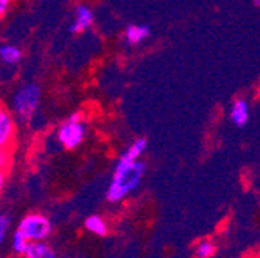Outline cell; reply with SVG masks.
Wrapping results in <instances>:
<instances>
[{"mask_svg":"<svg viewBox=\"0 0 260 258\" xmlns=\"http://www.w3.org/2000/svg\"><path fill=\"white\" fill-rule=\"evenodd\" d=\"M146 166L140 161H132V163H118L115 169L113 179L107 190V200L115 203L122 200L128 192H132L138 187Z\"/></svg>","mask_w":260,"mask_h":258,"instance_id":"1","label":"cell"},{"mask_svg":"<svg viewBox=\"0 0 260 258\" xmlns=\"http://www.w3.org/2000/svg\"><path fill=\"white\" fill-rule=\"evenodd\" d=\"M42 88L36 82L20 84L11 96V112L17 122H29L41 107Z\"/></svg>","mask_w":260,"mask_h":258,"instance_id":"2","label":"cell"},{"mask_svg":"<svg viewBox=\"0 0 260 258\" xmlns=\"http://www.w3.org/2000/svg\"><path fill=\"white\" fill-rule=\"evenodd\" d=\"M85 133L87 125L84 122L82 113L78 112L59 125L56 132V139L65 150H75L82 144Z\"/></svg>","mask_w":260,"mask_h":258,"instance_id":"3","label":"cell"},{"mask_svg":"<svg viewBox=\"0 0 260 258\" xmlns=\"http://www.w3.org/2000/svg\"><path fill=\"white\" fill-rule=\"evenodd\" d=\"M17 231L28 240V241H44L53 234V223L48 216L32 212L25 215L19 224Z\"/></svg>","mask_w":260,"mask_h":258,"instance_id":"4","label":"cell"},{"mask_svg":"<svg viewBox=\"0 0 260 258\" xmlns=\"http://www.w3.org/2000/svg\"><path fill=\"white\" fill-rule=\"evenodd\" d=\"M17 135V119L14 113L0 104V150H13Z\"/></svg>","mask_w":260,"mask_h":258,"instance_id":"5","label":"cell"},{"mask_svg":"<svg viewBox=\"0 0 260 258\" xmlns=\"http://www.w3.org/2000/svg\"><path fill=\"white\" fill-rule=\"evenodd\" d=\"M93 23V11L87 5H79L75 13V20L70 26V31L75 34L84 33Z\"/></svg>","mask_w":260,"mask_h":258,"instance_id":"6","label":"cell"},{"mask_svg":"<svg viewBox=\"0 0 260 258\" xmlns=\"http://www.w3.org/2000/svg\"><path fill=\"white\" fill-rule=\"evenodd\" d=\"M23 258H57L54 249L44 241H29Z\"/></svg>","mask_w":260,"mask_h":258,"instance_id":"7","label":"cell"},{"mask_svg":"<svg viewBox=\"0 0 260 258\" xmlns=\"http://www.w3.org/2000/svg\"><path fill=\"white\" fill-rule=\"evenodd\" d=\"M22 57H23V53L17 45H14V44L0 45V62H2L4 65L14 67L22 60Z\"/></svg>","mask_w":260,"mask_h":258,"instance_id":"8","label":"cell"},{"mask_svg":"<svg viewBox=\"0 0 260 258\" xmlns=\"http://www.w3.org/2000/svg\"><path fill=\"white\" fill-rule=\"evenodd\" d=\"M150 34L149 26H138V25H130L125 31V39L130 45H137L141 41H144Z\"/></svg>","mask_w":260,"mask_h":258,"instance_id":"9","label":"cell"},{"mask_svg":"<svg viewBox=\"0 0 260 258\" xmlns=\"http://www.w3.org/2000/svg\"><path fill=\"white\" fill-rule=\"evenodd\" d=\"M85 229L98 237L107 235V224L101 216H98V215H91L85 219Z\"/></svg>","mask_w":260,"mask_h":258,"instance_id":"10","label":"cell"},{"mask_svg":"<svg viewBox=\"0 0 260 258\" xmlns=\"http://www.w3.org/2000/svg\"><path fill=\"white\" fill-rule=\"evenodd\" d=\"M146 145H147V141L146 139H138V141H135L132 145H130L127 150H125V153L121 156V163H132V161H137V158L143 153V150L146 149Z\"/></svg>","mask_w":260,"mask_h":258,"instance_id":"11","label":"cell"},{"mask_svg":"<svg viewBox=\"0 0 260 258\" xmlns=\"http://www.w3.org/2000/svg\"><path fill=\"white\" fill-rule=\"evenodd\" d=\"M248 105L245 101H237L233 107V113H231V119L239 125V127H243L246 122H248Z\"/></svg>","mask_w":260,"mask_h":258,"instance_id":"12","label":"cell"},{"mask_svg":"<svg viewBox=\"0 0 260 258\" xmlns=\"http://www.w3.org/2000/svg\"><path fill=\"white\" fill-rule=\"evenodd\" d=\"M28 244H29V241L16 229L14 234H13V237H11V249H13V252L16 255H19V256H23Z\"/></svg>","mask_w":260,"mask_h":258,"instance_id":"13","label":"cell"},{"mask_svg":"<svg viewBox=\"0 0 260 258\" xmlns=\"http://www.w3.org/2000/svg\"><path fill=\"white\" fill-rule=\"evenodd\" d=\"M10 228H11V218L8 213L0 212V247H2L8 238L10 234Z\"/></svg>","mask_w":260,"mask_h":258,"instance_id":"14","label":"cell"},{"mask_svg":"<svg viewBox=\"0 0 260 258\" xmlns=\"http://www.w3.org/2000/svg\"><path fill=\"white\" fill-rule=\"evenodd\" d=\"M214 252H215V246L209 241H203L197 249V256L199 258H209L214 255Z\"/></svg>","mask_w":260,"mask_h":258,"instance_id":"15","label":"cell"},{"mask_svg":"<svg viewBox=\"0 0 260 258\" xmlns=\"http://www.w3.org/2000/svg\"><path fill=\"white\" fill-rule=\"evenodd\" d=\"M11 161H13L11 150H0V166L8 170L10 166H11Z\"/></svg>","mask_w":260,"mask_h":258,"instance_id":"16","label":"cell"},{"mask_svg":"<svg viewBox=\"0 0 260 258\" xmlns=\"http://www.w3.org/2000/svg\"><path fill=\"white\" fill-rule=\"evenodd\" d=\"M14 0H0V19H4L11 10Z\"/></svg>","mask_w":260,"mask_h":258,"instance_id":"17","label":"cell"},{"mask_svg":"<svg viewBox=\"0 0 260 258\" xmlns=\"http://www.w3.org/2000/svg\"><path fill=\"white\" fill-rule=\"evenodd\" d=\"M7 175H8V170L0 166V193L4 192V187H5V182H7Z\"/></svg>","mask_w":260,"mask_h":258,"instance_id":"18","label":"cell"},{"mask_svg":"<svg viewBox=\"0 0 260 258\" xmlns=\"http://www.w3.org/2000/svg\"><path fill=\"white\" fill-rule=\"evenodd\" d=\"M255 5H260V0H255Z\"/></svg>","mask_w":260,"mask_h":258,"instance_id":"19","label":"cell"}]
</instances>
